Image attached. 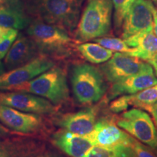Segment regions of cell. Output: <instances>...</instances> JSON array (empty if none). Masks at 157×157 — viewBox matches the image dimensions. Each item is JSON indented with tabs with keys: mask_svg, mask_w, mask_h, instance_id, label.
I'll list each match as a JSON object with an SVG mask.
<instances>
[{
	"mask_svg": "<svg viewBox=\"0 0 157 157\" xmlns=\"http://www.w3.org/2000/svg\"><path fill=\"white\" fill-rule=\"evenodd\" d=\"M0 104L7 105L23 112L36 114H52L57 111L53 103L44 98L22 92L0 93Z\"/></svg>",
	"mask_w": 157,
	"mask_h": 157,
	"instance_id": "cell-9",
	"label": "cell"
},
{
	"mask_svg": "<svg viewBox=\"0 0 157 157\" xmlns=\"http://www.w3.org/2000/svg\"><path fill=\"white\" fill-rule=\"evenodd\" d=\"M129 105H127L125 98L124 95L121 96L120 98L114 100L110 103L109 109L112 113H120L128 109Z\"/></svg>",
	"mask_w": 157,
	"mask_h": 157,
	"instance_id": "cell-27",
	"label": "cell"
},
{
	"mask_svg": "<svg viewBox=\"0 0 157 157\" xmlns=\"http://www.w3.org/2000/svg\"><path fill=\"white\" fill-rule=\"evenodd\" d=\"M153 15H154V31L157 36V12L155 8L153 10Z\"/></svg>",
	"mask_w": 157,
	"mask_h": 157,
	"instance_id": "cell-33",
	"label": "cell"
},
{
	"mask_svg": "<svg viewBox=\"0 0 157 157\" xmlns=\"http://www.w3.org/2000/svg\"><path fill=\"white\" fill-rule=\"evenodd\" d=\"M146 65V63L136 57L116 52L105 63L102 65L101 70L108 82L113 84L139 73Z\"/></svg>",
	"mask_w": 157,
	"mask_h": 157,
	"instance_id": "cell-12",
	"label": "cell"
},
{
	"mask_svg": "<svg viewBox=\"0 0 157 157\" xmlns=\"http://www.w3.org/2000/svg\"><path fill=\"white\" fill-rule=\"evenodd\" d=\"M5 72V65L2 63V62L0 60V75H2L3 73Z\"/></svg>",
	"mask_w": 157,
	"mask_h": 157,
	"instance_id": "cell-34",
	"label": "cell"
},
{
	"mask_svg": "<svg viewBox=\"0 0 157 157\" xmlns=\"http://www.w3.org/2000/svg\"><path fill=\"white\" fill-rule=\"evenodd\" d=\"M44 151V143L30 137H0V157H36Z\"/></svg>",
	"mask_w": 157,
	"mask_h": 157,
	"instance_id": "cell-15",
	"label": "cell"
},
{
	"mask_svg": "<svg viewBox=\"0 0 157 157\" xmlns=\"http://www.w3.org/2000/svg\"><path fill=\"white\" fill-rule=\"evenodd\" d=\"M129 145L132 148L135 157H157V154L151 148H148L133 137Z\"/></svg>",
	"mask_w": 157,
	"mask_h": 157,
	"instance_id": "cell-25",
	"label": "cell"
},
{
	"mask_svg": "<svg viewBox=\"0 0 157 157\" xmlns=\"http://www.w3.org/2000/svg\"><path fill=\"white\" fill-rule=\"evenodd\" d=\"M156 150H155V153L157 154V126H156Z\"/></svg>",
	"mask_w": 157,
	"mask_h": 157,
	"instance_id": "cell-35",
	"label": "cell"
},
{
	"mask_svg": "<svg viewBox=\"0 0 157 157\" xmlns=\"http://www.w3.org/2000/svg\"><path fill=\"white\" fill-rule=\"evenodd\" d=\"M124 40L130 48L136 49V58L148 61L157 53V36L154 29L140 31Z\"/></svg>",
	"mask_w": 157,
	"mask_h": 157,
	"instance_id": "cell-19",
	"label": "cell"
},
{
	"mask_svg": "<svg viewBox=\"0 0 157 157\" xmlns=\"http://www.w3.org/2000/svg\"><path fill=\"white\" fill-rule=\"evenodd\" d=\"M76 49L85 60L95 64L108 61L113 55L112 50L105 48L98 43H83L77 45Z\"/></svg>",
	"mask_w": 157,
	"mask_h": 157,
	"instance_id": "cell-20",
	"label": "cell"
},
{
	"mask_svg": "<svg viewBox=\"0 0 157 157\" xmlns=\"http://www.w3.org/2000/svg\"><path fill=\"white\" fill-rule=\"evenodd\" d=\"M111 13V0H87L76 29V40L77 42L94 40L109 34Z\"/></svg>",
	"mask_w": 157,
	"mask_h": 157,
	"instance_id": "cell-4",
	"label": "cell"
},
{
	"mask_svg": "<svg viewBox=\"0 0 157 157\" xmlns=\"http://www.w3.org/2000/svg\"><path fill=\"white\" fill-rule=\"evenodd\" d=\"M0 121L18 134H39L47 129L46 121L41 114L23 112L3 104H0Z\"/></svg>",
	"mask_w": 157,
	"mask_h": 157,
	"instance_id": "cell-7",
	"label": "cell"
},
{
	"mask_svg": "<svg viewBox=\"0 0 157 157\" xmlns=\"http://www.w3.org/2000/svg\"><path fill=\"white\" fill-rule=\"evenodd\" d=\"M3 90L34 94L48 100L56 106L67 102L70 98L66 70L56 65L30 81Z\"/></svg>",
	"mask_w": 157,
	"mask_h": 157,
	"instance_id": "cell-1",
	"label": "cell"
},
{
	"mask_svg": "<svg viewBox=\"0 0 157 157\" xmlns=\"http://www.w3.org/2000/svg\"><path fill=\"white\" fill-rule=\"evenodd\" d=\"M54 66L52 58L39 55L31 61L0 75V90L30 81Z\"/></svg>",
	"mask_w": 157,
	"mask_h": 157,
	"instance_id": "cell-8",
	"label": "cell"
},
{
	"mask_svg": "<svg viewBox=\"0 0 157 157\" xmlns=\"http://www.w3.org/2000/svg\"><path fill=\"white\" fill-rule=\"evenodd\" d=\"M16 134L17 135H21L18 134V133L14 132V131L11 130L10 129H9L8 127H7L6 126H4V125L0 124V137H9V136H12V135H15Z\"/></svg>",
	"mask_w": 157,
	"mask_h": 157,
	"instance_id": "cell-28",
	"label": "cell"
},
{
	"mask_svg": "<svg viewBox=\"0 0 157 157\" xmlns=\"http://www.w3.org/2000/svg\"><path fill=\"white\" fill-rule=\"evenodd\" d=\"M157 78L152 66L146 63L140 72L112 84L108 94V101L122 95H133L156 85Z\"/></svg>",
	"mask_w": 157,
	"mask_h": 157,
	"instance_id": "cell-13",
	"label": "cell"
},
{
	"mask_svg": "<svg viewBox=\"0 0 157 157\" xmlns=\"http://www.w3.org/2000/svg\"><path fill=\"white\" fill-rule=\"evenodd\" d=\"M115 122L118 127L124 129L155 151L156 148V127L148 113L140 109H132L119 117L115 116Z\"/></svg>",
	"mask_w": 157,
	"mask_h": 157,
	"instance_id": "cell-6",
	"label": "cell"
},
{
	"mask_svg": "<svg viewBox=\"0 0 157 157\" xmlns=\"http://www.w3.org/2000/svg\"><path fill=\"white\" fill-rule=\"evenodd\" d=\"M148 112L151 113L153 119H154V122L157 126V101L152 105L151 107V109L149 110Z\"/></svg>",
	"mask_w": 157,
	"mask_h": 157,
	"instance_id": "cell-29",
	"label": "cell"
},
{
	"mask_svg": "<svg viewBox=\"0 0 157 157\" xmlns=\"http://www.w3.org/2000/svg\"><path fill=\"white\" fill-rule=\"evenodd\" d=\"M148 63L151 66H153V68H154L155 71H156V74L157 76V53L152 58H151L150 60H148Z\"/></svg>",
	"mask_w": 157,
	"mask_h": 157,
	"instance_id": "cell-32",
	"label": "cell"
},
{
	"mask_svg": "<svg viewBox=\"0 0 157 157\" xmlns=\"http://www.w3.org/2000/svg\"><path fill=\"white\" fill-rule=\"evenodd\" d=\"M94 146L112 149L119 145H129L132 137L118 127L115 116H108L96 121L93 130L87 135Z\"/></svg>",
	"mask_w": 157,
	"mask_h": 157,
	"instance_id": "cell-10",
	"label": "cell"
},
{
	"mask_svg": "<svg viewBox=\"0 0 157 157\" xmlns=\"http://www.w3.org/2000/svg\"><path fill=\"white\" fill-rule=\"evenodd\" d=\"M3 1V0H0V2H2Z\"/></svg>",
	"mask_w": 157,
	"mask_h": 157,
	"instance_id": "cell-36",
	"label": "cell"
},
{
	"mask_svg": "<svg viewBox=\"0 0 157 157\" xmlns=\"http://www.w3.org/2000/svg\"><path fill=\"white\" fill-rule=\"evenodd\" d=\"M27 34L36 44L40 54L52 59L69 57L76 47L75 40L71 38L68 32L41 20L29 25Z\"/></svg>",
	"mask_w": 157,
	"mask_h": 157,
	"instance_id": "cell-3",
	"label": "cell"
},
{
	"mask_svg": "<svg viewBox=\"0 0 157 157\" xmlns=\"http://www.w3.org/2000/svg\"><path fill=\"white\" fill-rule=\"evenodd\" d=\"M52 143L65 154L71 157H83L94 146L87 135L75 134L63 129L53 135Z\"/></svg>",
	"mask_w": 157,
	"mask_h": 157,
	"instance_id": "cell-18",
	"label": "cell"
},
{
	"mask_svg": "<svg viewBox=\"0 0 157 157\" xmlns=\"http://www.w3.org/2000/svg\"><path fill=\"white\" fill-rule=\"evenodd\" d=\"M98 107H90L77 112L67 113L56 117L55 122L63 129L75 134L88 135L97 121Z\"/></svg>",
	"mask_w": 157,
	"mask_h": 157,
	"instance_id": "cell-14",
	"label": "cell"
},
{
	"mask_svg": "<svg viewBox=\"0 0 157 157\" xmlns=\"http://www.w3.org/2000/svg\"><path fill=\"white\" fill-rule=\"evenodd\" d=\"M40 54L34 41L29 36L20 34L5 58V66L12 70L26 63Z\"/></svg>",
	"mask_w": 157,
	"mask_h": 157,
	"instance_id": "cell-16",
	"label": "cell"
},
{
	"mask_svg": "<svg viewBox=\"0 0 157 157\" xmlns=\"http://www.w3.org/2000/svg\"><path fill=\"white\" fill-rule=\"evenodd\" d=\"M18 34L17 29H10L7 36L0 42V60L5 58Z\"/></svg>",
	"mask_w": 157,
	"mask_h": 157,
	"instance_id": "cell-24",
	"label": "cell"
},
{
	"mask_svg": "<svg viewBox=\"0 0 157 157\" xmlns=\"http://www.w3.org/2000/svg\"><path fill=\"white\" fill-rule=\"evenodd\" d=\"M95 42L101 44L105 48L109 49L110 50L116 51V52H122L129 55V56H134L136 52V49L130 48L124 40L119 38H113V37H101L94 39Z\"/></svg>",
	"mask_w": 157,
	"mask_h": 157,
	"instance_id": "cell-22",
	"label": "cell"
},
{
	"mask_svg": "<svg viewBox=\"0 0 157 157\" xmlns=\"http://www.w3.org/2000/svg\"><path fill=\"white\" fill-rule=\"evenodd\" d=\"M114 7V26L119 31L122 28L124 20L135 0H111Z\"/></svg>",
	"mask_w": 157,
	"mask_h": 157,
	"instance_id": "cell-23",
	"label": "cell"
},
{
	"mask_svg": "<svg viewBox=\"0 0 157 157\" xmlns=\"http://www.w3.org/2000/svg\"><path fill=\"white\" fill-rule=\"evenodd\" d=\"M71 82L74 97L83 105L97 103L107 91V84L103 74L90 64L74 65L71 74Z\"/></svg>",
	"mask_w": 157,
	"mask_h": 157,
	"instance_id": "cell-5",
	"label": "cell"
},
{
	"mask_svg": "<svg viewBox=\"0 0 157 157\" xmlns=\"http://www.w3.org/2000/svg\"><path fill=\"white\" fill-rule=\"evenodd\" d=\"M83 157H116L112 150L103 147L94 146Z\"/></svg>",
	"mask_w": 157,
	"mask_h": 157,
	"instance_id": "cell-26",
	"label": "cell"
},
{
	"mask_svg": "<svg viewBox=\"0 0 157 157\" xmlns=\"http://www.w3.org/2000/svg\"><path fill=\"white\" fill-rule=\"evenodd\" d=\"M83 0H25L27 12L67 32L75 30Z\"/></svg>",
	"mask_w": 157,
	"mask_h": 157,
	"instance_id": "cell-2",
	"label": "cell"
},
{
	"mask_svg": "<svg viewBox=\"0 0 157 157\" xmlns=\"http://www.w3.org/2000/svg\"><path fill=\"white\" fill-rule=\"evenodd\" d=\"M31 23L23 0H4L0 2V25L20 30L29 27Z\"/></svg>",
	"mask_w": 157,
	"mask_h": 157,
	"instance_id": "cell-17",
	"label": "cell"
},
{
	"mask_svg": "<svg viewBox=\"0 0 157 157\" xmlns=\"http://www.w3.org/2000/svg\"><path fill=\"white\" fill-rule=\"evenodd\" d=\"M10 30V29L6 28V27L0 25V42L7 36V34H8Z\"/></svg>",
	"mask_w": 157,
	"mask_h": 157,
	"instance_id": "cell-30",
	"label": "cell"
},
{
	"mask_svg": "<svg viewBox=\"0 0 157 157\" xmlns=\"http://www.w3.org/2000/svg\"><path fill=\"white\" fill-rule=\"evenodd\" d=\"M36 157H60L56 153L52 151H43L41 154L37 155Z\"/></svg>",
	"mask_w": 157,
	"mask_h": 157,
	"instance_id": "cell-31",
	"label": "cell"
},
{
	"mask_svg": "<svg viewBox=\"0 0 157 157\" xmlns=\"http://www.w3.org/2000/svg\"><path fill=\"white\" fill-rule=\"evenodd\" d=\"M154 8L148 0H135L124 20L122 38L126 39L140 31L154 29Z\"/></svg>",
	"mask_w": 157,
	"mask_h": 157,
	"instance_id": "cell-11",
	"label": "cell"
},
{
	"mask_svg": "<svg viewBox=\"0 0 157 157\" xmlns=\"http://www.w3.org/2000/svg\"><path fill=\"white\" fill-rule=\"evenodd\" d=\"M127 105L140 108L149 111L157 101V84L133 95H124Z\"/></svg>",
	"mask_w": 157,
	"mask_h": 157,
	"instance_id": "cell-21",
	"label": "cell"
}]
</instances>
